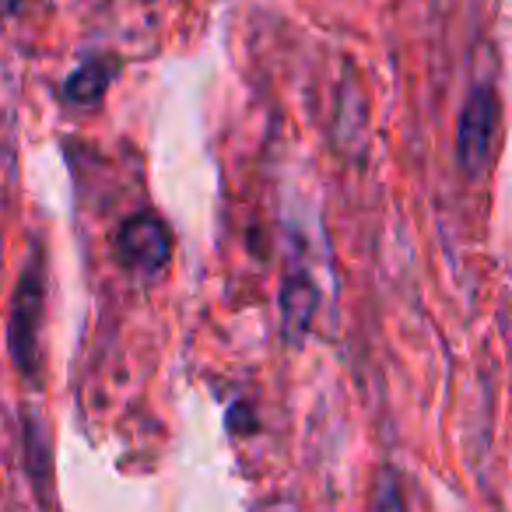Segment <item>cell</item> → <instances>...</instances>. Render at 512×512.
Returning <instances> with one entry per match:
<instances>
[{"mask_svg": "<svg viewBox=\"0 0 512 512\" xmlns=\"http://www.w3.org/2000/svg\"><path fill=\"white\" fill-rule=\"evenodd\" d=\"M43 260H32L25 274L18 278L15 295H11L8 313V355L22 376H32L39 365V323H43Z\"/></svg>", "mask_w": 512, "mask_h": 512, "instance_id": "1", "label": "cell"}, {"mask_svg": "<svg viewBox=\"0 0 512 512\" xmlns=\"http://www.w3.org/2000/svg\"><path fill=\"white\" fill-rule=\"evenodd\" d=\"M498 130V95L491 85H477L460 109L456 123V162L467 176H481L491 158Z\"/></svg>", "mask_w": 512, "mask_h": 512, "instance_id": "2", "label": "cell"}, {"mask_svg": "<svg viewBox=\"0 0 512 512\" xmlns=\"http://www.w3.org/2000/svg\"><path fill=\"white\" fill-rule=\"evenodd\" d=\"M169 256L172 235L165 228V221L155 218V214H134L116 232V260L127 271L141 274V278H155L158 271H165Z\"/></svg>", "mask_w": 512, "mask_h": 512, "instance_id": "3", "label": "cell"}, {"mask_svg": "<svg viewBox=\"0 0 512 512\" xmlns=\"http://www.w3.org/2000/svg\"><path fill=\"white\" fill-rule=\"evenodd\" d=\"M316 313V285L302 267H295L281 288V320H285V341L302 344V337L313 327Z\"/></svg>", "mask_w": 512, "mask_h": 512, "instance_id": "4", "label": "cell"}, {"mask_svg": "<svg viewBox=\"0 0 512 512\" xmlns=\"http://www.w3.org/2000/svg\"><path fill=\"white\" fill-rule=\"evenodd\" d=\"M120 74V64L113 57H92L64 81L60 95H64L67 106H78V109H88L106 95V88L113 85V78Z\"/></svg>", "mask_w": 512, "mask_h": 512, "instance_id": "5", "label": "cell"}, {"mask_svg": "<svg viewBox=\"0 0 512 512\" xmlns=\"http://www.w3.org/2000/svg\"><path fill=\"white\" fill-rule=\"evenodd\" d=\"M372 512H407L404 488L393 470H383L376 481V495H372Z\"/></svg>", "mask_w": 512, "mask_h": 512, "instance_id": "6", "label": "cell"}, {"mask_svg": "<svg viewBox=\"0 0 512 512\" xmlns=\"http://www.w3.org/2000/svg\"><path fill=\"white\" fill-rule=\"evenodd\" d=\"M239 411V425H235V432H253V418H249V407H235Z\"/></svg>", "mask_w": 512, "mask_h": 512, "instance_id": "7", "label": "cell"}]
</instances>
